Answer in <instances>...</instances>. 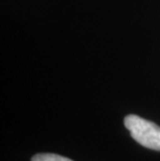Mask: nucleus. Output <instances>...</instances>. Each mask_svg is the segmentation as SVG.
<instances>
[{
  "label": "nucleus",
  "instance_id": "1",
  "mask_svg": "<svg viewBox=\"0 0 160 161\" xmlns=\"http://www.w3.org/2000/svg\"><path fill=\"white\" fill-rule=\"evenodd\" d=\"M124 125L136 142L147 149L160 152V127L158 125L135 114L126 115Z\"/></svg>",
  "mask_w": 160,
  "mask_h": 161
},
{
  "label": "nucleus",
  "instance_id": "2",
  "mask_svg": "<svg viewBox=\"0 0 160 161\" xmlns=\"http://www.w3.org/2000/svg\"><path fill=\"white\" fill-rule=\"evenodd\" d=\"M31 161H73L67 157H63L56 154H36L31 158Z\"/></svg>",
  "mask_w": 160,
  "mask_h": 161
}]
</instances>
